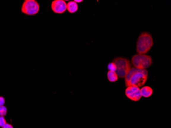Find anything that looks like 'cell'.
<instances>
[{
  "mask_svg": "<svg viewBox=\"0 0 171 128\" xmlns=\"http://www.w3.org/2000/svg\"><path fill=\"white\" fill-rule=\"evenodd\" d=\"M153 92V89L149 86H144L140 89L141 96L145 98H148L152 96Z\"/></svg>",
  "mask_w": 171,
  "mask_h": 128,
  "instance_id": "cell-8",
  "label": "cell"
},
{
  "mask_svg": "<svg viewBox=\"0 0 171 128\" xmlns=\"http://www.w3.org/2000/svg\"><path fill=\"white\" fill-rule=\"evenodd\" d=\"M125 94L128 99L134 102L140 100L142 97L140 89L135 86L127 87L125 90Z\"/></svg>",
  "mask_w": 171,
  "mask_h": 128,
  "instance_id": "cell-6",
  "label": "cell"
},
{
  "mask_svg": "<svg viewBox=\"0 0 171 128\" xmlns=\"http://www.w3.org/2000/svg\"><path fill=\"white\" fill-rule=\"evenodd\" d=\"M154 44L151 34L143 32L138 37L136 43V51L138 54H146L150 50Z\"/></svg>",
  "mask_w": 171,
  "mask_h": 128,
  "instance_id": "cell-2",
  "label": "cell"
},
{
  "mask_svg": "<svg viewBox=\"0 0 171 128\" xmlns=\"http://www.w3.org/2000/svg\"><path fill=\"white\" fill-rule=\"evenodd\" d=\"M108 69L109 71L115 72L116 70V66L115 64L114 63L113 61H112L108 64Z\"/></svg>",
  "mask_w": 171,
  "mask_h": 128,
  "instance_id": "cell-12",
  "label": "cell"
},
{
  "mask_svg": "<svg viewBox=\"0 0 171 128\" xmlns=\"http://www.w3.org/2000/svg\"><path fill=\"white\" fill-rule=\"evenodd\" d=\"M113 62L116 66L115 72L117 76L121 78H125L129 71L131 69L130 61L128 59L123 57H116Z\"/></svg>",
  "mask_w": 171,
  "mask_h": 128,
  "instance_id": "cell-3",
  "label": "cell"
},
{
  "mask_svg": "<svg viewBox=\"0 0 171 128\" xmlns=\"http://www.w3.org/2000/svg\"><path fill=\"white\" fill-rule=\"evenodd\" d=\"M5 102V100L3 97H0V107L3 106Z\"/></svg>",
  "mask_w": 171,
  "mask_h": 128,
  "instance_id": "cell-14",
  "label": "cell"
},
{
  "mask_svg": "<svg viewBox=\"0 0 171 128\" xmlns=\"http://www.w3.org/2000/svg\"><path fill=\"white\" fill-rule=\"evenodd\" d=\"M78 9V4L74 1H70L67 4V10L70 13L76 12Z\"/></svg>",
  "mask_w": 171,
  "mask_h": 128,
  "instance_id": "cell-9",
  "label": "cell"
},
{
  "mask_svg": "<svg viewBox=\"0 0 171 128\" xmlns=\"http://www.w3.org/2000/svg\"><path fill=\"white\" fill-rule=\"evenodd\" d=\"M6 123L5 117L4 116H0V127H3Z\"/></svg>",
  "mask_w": 171,
  "mask_h": 128,
  "instance_id": "cell-13",
  "label": "cell"
},
{
  "mask_svg": "<svg viewBox=\"0 0 171 128\" xmlns=\"http://www.w3.org/2000/svg\"><path fill=\"white\" fill-rule=\"evenodd\" d=\"M2 128H13V126L10 124H7L6 123L4 126L2 127Z\"/></svg>",
  "mask_w": 171,
  "mask_h": 128,
  "instance_id": "cell-15",
  "label": "cell"
},
{
  "mask_svg": "<svg viewBox=\"0 0 171 128\" xmlns=\"http://www.w3.org/2000/svg\"><path fill=\"white\" fill-rule=\"evenodd\" d=\"M148 78V72L146 69H140L132 67L125 78V85L140 88L143 86Z\"/></svg>",
  "mask_w": 171,
  "mask_h": 128,
  "instance_id": "cell-1",
  "label": "cell"
},
{
  "mask_svg": "<svg viewBox=\"0 0 171 128\" xmlns=\"http://www.w3.org/2000/svg\"><path fill=\"white\" fill-rule=\"evenodd\" d=\"M131 63L136 68L146 69L152 65L153 61L149 55L137 54L132 56Z\"/></svg>",
  "mask_w": 171,
  "mask_h": 128,
  "instance_id": "cell-4",
  "label": "cell"
},
{
  "mask_svg": "<svg viewBox=\"0 0 171 128\" xmlns=\"http://www.w3.org/2000/svg\"><path fill=\"white\" fill-rule=\"evenodd\" d=\"M107 78L110 82H116L118 79V77L117 76L116 73L114 71H109L107 73Z\"/></svg>",
  "mask_w": 171,
  "mask_h": 128,
  "instance_id": "cell-10",
  "label": "cell"
},
{
  "mask_svg": "<svg viewBox=\"0 0 171 128\" xmlns=\"http://www.w3.org/2000/svg\"><path fill=\"white\" fill-rule=\"evenodd\" d=\"M7 113V109L5 106L0 107V116H5Z\"/></svg>",
  "mask_w": 171,
  "mask_h": 128,
  "instance_id": "cell-11",
  "label": "cell"
},
{
  "mask_svg": "<svg viewBox=\"0 0 171 128\" xmlns=\"http://www.w3.org/2000/svg\"><path fill=\"white\" fill-rule=\"evenodd\" d=\"M74 1L76 2V3H80V2H83L82 0H75Z\"/></svg>",
  "mask_w": 171,
  "mask_h": 128,
  "instance_id": "cell-16",
  "label": "cell"
},
{
  "mask_svg": "<svg viewBox=\"0 0 171 128\" xmlns=\"http://www.w3.org/2000/svg\"><path fill=\"white\" fill-rule=\"evenodd\" d=\"M39 10V4L35 0H25L21 8L22 12L28 15L37 14Z\"/></svg>",
  "mask_w": 171,
  "mask_h": 128,
  "instance_id": "cell-5",
  "label": "cell"
},
{
  "mask_svg": "<svg viewBox=\"0 0 171 128\" xmlns=\"http://www.w3.org/2000/svg\"><path fill=\"white\" fill-rule=\"evenodd\" d=\"M51 9L54 13L62 14L67 10V3L64 0H54L51 3Z\"/></svg>",
  "mask_w": 171,
  "mask_h": 128,
  "instance_id": "cell-7",
  "label": "cell"
}]
</instances>
